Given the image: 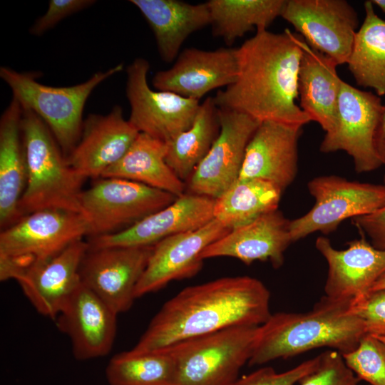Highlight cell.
I'll use <instances>...</instances> for the list:
<instances>
[{
    "instance_id": "obj_1",
    "label": "cell",
    "mask_w": 385,
    "mask_h": 385,
    "mask_svg": "<svg viewBox=\"0 0 385 385\" xmlns=\"http://www.w3.org/2000/svg\"><path fill=\"white\" fill-rule=\"evenodd\" d=\"M270 293L258 279L225 277L184 288L153 317L132 349H164L238 326H261L271 316Z\"/></svg>"
},
{
    "instance_id": "obj_2",
    "label": "cell",
    "mask_w": 385,
    "mask_h": 385,
    "mask_svg": "<svg viewBox=\"0 0 385 385\" xmlns=\"http://www.w3.org/2000/svg\"><path fill=\"white\" fill-rule=\"evenodd\" d=\"M302 53L298 34L257 30L237 48V78L217 91V107L302 128L311 119L295 102Z\"/></svg>"
},
{
    "instance_id": "obj_3",
    "label": "cell",
    "mask_w": 385,
    "mask_h": 385,
    "mask_svg": "<svg viewBox=\"0 0 385 385\" xmlns=\"http://www.w3.org/2000/svg\"><path fill=\"white\" fill-rule=\"evenodd\" d=\"M352 302L324 296L307 312L272 314L260 326L248 364L262 365L322 347L342 354L354 350L367 333L364 321L350 310Z\"/></svg>"
},
{
    "instance_id": "obj_4",
    "label": "cell",
    "mask_w": 385,
    "mask_h": 385,
    "mask_svg": "<svg viewBox=\"0 0 385 385\" xmlns=\"http://www.w3.org/2000/svg\"><path fill=\"white\" fill-rule=\"evenodd\" d=\"M21 130L26 168L19 204L21 217L46 209L81 213L86 179L68 165L50 129L34 112L23 109Z\"/></svg>"
},
{
    "instance_id": "obj_5",
    "label": "cell",
    "mask_w": 385,
    "mask_h": 385,
    "mask_svg": "<svg viewBox=\"0 0 385 385\" xmlns=\"http://www.w3.org/2000/svg\"><path fill=\"white\" fill-rule=\"evenodd\" d=\"M123 69L120 63L97 71L83 83L65 87L41 83L38 73L19 72L7 66L0 68V77L22 108L34 112L46 123L66 158L79 140L88 97L99 84Z\"/></svg>"
},
{
    "instance_id": "obj_6",
    "label": "cell",
    "mask_w": 385,
    "mask_h": 385,
    "mask_svg": "<svg viewBox=\"0 0 385 385\" xmlns=\"http://www.w3.org/2000/svg\"><path fill=\"white\" fill-rule=\"evenodd\" d=\"M88 232L81 212L46 209L22 216L0 233V280L17 281L31 266L54 257Z\"/></svg>"
},
{
    "instance_id": "obj_7",
    "label": "cell",
    "mask_w": 385,
    "mask_h": 385,
    "mask_svg": "<svg viewBox=\"0 0 385 385\" xmlns=\"http://www.w3.org/2000/svg\"><path fill=\"white\" fill-rule=\"evenodd\" d=\"M260 326H238L168 349L176 367L174 385H231L253 352Z\"/></svg>"
},
{
    "instance_id": "obj_8",
    "label": "cell",
    "mask_w": 385,
    "mask_h": 385,
    "mask_svg": "<svg viewBox=\"0 0 385 385\" xmlns=\"http://www.w3.org/2000/svg\"><path fill=\"white\" fill-rule=\"evenodd\" d=\"M176 199L142 183L101 178L82 192L81 208L88 224V236L94 237L124 230Z\"/></svg>"
},
{
    "instance_id": "obj_9",
    "label": "cell",
    "mask_w": 385,
    "mask_h": 385,
    "mask_svg": "<svg viewBox=\"0 0 385 385\" xmlns=\"http://www.w3.org/2000/svg\"><path fill=\"white\" fill-rule=\"evenodd\" d=\"M307 188L314 205L304 215L290 220L292 242L317 232L330 234L344 220L371 213L385 205V185L322 175L309 181Z\"/></svg>"
},
{
    "instance_id": "obj_10",
    "label": "cell",
    "mask_w": 385,
    "mask_h": 385,
    "mask_svg": "<svg viewBox=\"0 0 385 385\" xmlns=\"http://www.w3.org/2000/svg\"><path fill=\"white\" fill-rule=\"evenodd\" d=\"M384 105L380 97L342 81L337 117L327 133L319 150H343L350 155L357 173H367L383 165L374 148V135Z\"/></svg>"
},
{
    "instance_id": "obj_11",
    "label": "cell",
    "mask_w": 385,
    "mask_h": 385,
    "mask_svg": "<svg viewBox=\"0 0 385 385\" xmlns=\"http://www.w3.org/2000/svg\"><path fill=\"white\" fill-rule=\"evenodd\" d=\"M149 68L148 61L143 58H135L127 67L128 120L140 133L167 143L191 126L200 103L170 91L151 88L148 82Z\"/></svg>"
},
{
    "instance_id": "obj_12",
    "label": "cell",
    "mask_w": 385,
    "mask_h": 385,
    "mask_svg": "<svg viewBox=\"0 0 385 385\" xmlns=\"http://www.w3.org/2000/svg\"><path fill=\"white\" fill-rule=\"evenodd\" d=\"M220 133L207 154L185 183L186 192L216 199L240 176L247 146L259 120L218 108Z\"/></svg>"
},
{
    "instance_id": "obj_13",
    "label": "cell",
    "mask_w": 385,
    "mask_h": 385,
    "mask_svg": "<svg viewBox=\"0 0 385 385\" xmlns=\"http://www.w3.org/2000/svg\"><path fill=\"white\" fill-rule=\"evenodd\" d=\"M307 44L346 63L358 28V15L345 0H286L281 15Z\"/></svg>"
},
{
    "instance_id": "obj_14",
    "label": "cell",
    "mask_w": 385,
    "mask_h": 385,
    "mask_svg": "<svg viewBox=\"0 0 385 385\" xmlns=\"http://www.w3.org/2000/svg\"><path fill=\"white\" fill-rule=\"evenodd\" d=\"M153 246L89 249L80 267L81 282L117 314L128 311Z\"/></svg>"
},
{
    "instance_id": "obj_15",
    "label": "cell",
    "mask_w": 385,
    "mask_h": 385,
    "mask_svg": "<svg viewBox=\"0 0 385 385\" xmlns=\"http://www.w3.org/2000/svg\"><path fill=\"white\" fill-rule=\"evenodd\" d=\"M231 230L215 219L192 231L168 237L153 247L135 297L158 291L174 280L188 279L202 269L200 255L210 245Z\"/></svg>"
},
{
    "instance_id": "obj_16",
    "label": "cell",
    "mask_w": 385,
    "mask_h": 385,
    "mask_svg": "<svg viewBox=\"0 0 385 385\" xmlns=\"http://www.w3.org/2000/svg\"><path fill=\"white\" fill-rule=\"evenodd\" d=\"M215 200L185 192L168 206L120 232L90 237L89 249L148 247L174 235L197 230L212 219Z\"/></svg>"
},
{
    "instance_id": "obj_17",
    "label": "cell",
    "mask_w": 385,
    "mask_h": 385,
    "mask_svg": "<svg viewBox=\"0 0 385 385\" xmlns=\"http://www.w3.org/2000/svg\"><path fill=\"white\" fill-rule=\"evenodd\" d=\"M139 133L119 106L106 115L91 114L83 120L79 140L66 161L84 179L101 178L125 154Z\"/></svg>"
},
{
    "instance_id": "obj_18",
    "label": "cell",
    "mask_w": 385,
    "mask_h": 385,
    "mask_svg": "<svg viewBox=\"0 0 385 385\" xmlns=\"http://www.w3.org/2000/svg\"><path fill=\"white\" fill-rule=\"evenodd\" d=\"M237 75V48H188L179 53L172 67L156 72L152 83L156 90L199 101L208 92L233 83Z\"/></svg>"
},
{
    "instance_id": "obj_19",
    "label": "cell",
    "mask_w": 385,
    "mask_h": 385,
    "mask_svg": "<svg viewBox=\"0 0 385 385\" xmlns=\"http://www.w3.org/2000/svg\"><path fill=\"white\" fill-rule=\"evenodd\" d=\"M315 246L328 265L324 293L330 299L354 301L365 296L385 272V250L363 236L344 250L335 249L326 237H319Z\"/></svg>"
},
{
    "instance_id": "obj_20",
    "label": "cell",
    "mask_w": 385,
    "mask_h": 385,
    "mask_svg": "<svg viewBox=\"0 0 385 385\" xmlns=\"http://www.w3.org/2000/svg\"><path fill=\"white\" fill-rule=\"evenodd\" d=\"M118 314L82 282L58 316L57 325L71 342L78 360L104 356L111 351Z\"/></svg>"
},
{
    "instance_id": "obj_21",
    "label": "cell",
    "mask_w": 385,
    "mask_h": 385,
    "mask_svg": "<svg viewBox=\"0 0 385 385\" xmlns=\"http://www.w3.org/2000/svg\"><path fill=\"white\" fill-rule=\"evenodd\" d=\"M78 240L61 252L31 266L17 280L24 295L43 316L56 319L81 283L80 267L88 250Z\"/></svg>"
},
{
    "instance_id": "obj_22",
    "label": "cell",
    "mask_w": 385,
    "mask_h": 385,
    "mask_svg": "<svg viewBox=\"0 0 385 385\" xmlns=\"http://www.w3.org/2000/svg\"><path fill=\"white\" fill-rule=\"evenodd\" d=\"M302 128L274 121L261 122L247 146L238 179H262L283 192L297 174Z\"/></svg>"
},
{
    "instance_id": "obj_23",
    "label": "cell",
    "mask_w": 385,
    "mask_h": 385,
    "mask_svg": "<svg viewBox=\"0 0 385 385\" xmlns=\"http://www.w3.org/2000/svg\"><path fill=\"white\" fill-rule=\"evenodd\" d=\"M290 220L278 210L266 213L255 220L232 229L200 255L206 259L229 257L246 265L255 261L270 262L279 268L284 261V252L292 242Z\"/></svg>"
},
{
    "instance_id": "obj_24",
    "label": "cell",
    "mask_w": 385,
    "mask_h": 385,
    "mask_svg": "<svg viewBox=\"0 0 385 385\" xmlns=\"http://www.w3.org/2000/svg\"><path fill=\"white\" fill-rule=\"evenodd\" d=\"M302 48L298 75L299 107L311 121L320 125L325 133L334 126L342 79L337 74V63L310 47L299 35Z\"/></svg>"
},
{
    "instance_id": "obj_25",
    "label": "cell",
    "mask_w": 385,
    "mask_h": 385,
    "mask_svg": "<svg viewBox=\"0 0 385 385\" xmlns=\"http://www.w3.org/2000/svg\"><path fill=\"white\" fill-rule=\"evenodd\" d=\"M145 19L154 34L163 61L172 62L185 39L210 24L206 2L191 4L178 0H130Z\"/></svg>"
},
{
    "instance_id": "obj_26",
    "label": "cell",
    "mask_w": 385,
    "mask_h": 385,
    "mask_svg": "<svg viewBox=\"0 0 385 385\" xmlns=\"http://www.w3.org/2000/svg\"><path fill=\"white\" fill-rule=\"evenodd\" d=\"M22 115L21 104L12 98L0 119V226L2 230L21 217L19 204L26 183L21 130Z\"/></svg>"
},
{
    "instance_id": "obj_27",
    "label": "cell",
    "mask_w": 385,
    "mask_h": 385,
    "mask_svg": "<svg viewBox=\"0 0 385 385\" xmlns=\"http://www.w3.org/2000/svg\"><path fill=\"white\" fill-rule=\"evenodd\" d=\"M166 152L165 142L139 133L125 154L101 178L125 179L180 197L186 192L185 184L168 165Z\"/></svg>"
},
{
    "instance_id": "obj_28",
    "label": "cell",
    "mask_w": 385,
    "mask_h": 385,
    "mask_svg": "<svg viewBox=\"0 0 385 385\" xmlns=\"http://www.w3.org/2000/svg\"><path fill=\"white\" fill-rule=\"evenodd\" d=\"M220 130L218 107L214 98L207 97L200 105L191 126L165 143L166 162L184 183L207 154Z\"/></svg>"
},
{
    "instance_id": "obj_29",
    "label": "cell",
    "mask_w": 385,
    "mask_h": 385,
    "mask_svg": "<svg viewBox=\"0 0 385 385\" xmlns=\"http://www.w3.org/2000/svg\"><path fill=\"white\" fill-rule=\"evenodd\" d=\"M282 194V190L269 181L238 179L215 199L214 219L230 230L242 226L278 210Z\"/></svg>"
},
{
    "instance_id": "obj_30",
    "label": "cell",
    "mask_w": 385,
    "mask_h": 385,
    "mask_svg": "<svg viewBox=\"0 0 385 385\" xmlns=\"http://www.w3.org/2000/svg\"><path fill=\"white\" fill-rule=\"evenodd\" d=\"M365 17L356 31L348 68L356 83L385 95V21L374 9L371 1L364 4Z\"/></svg>"
},
{
    "instance_id": "obj_31",
    "label": "cell",
    "mask_w": 385,
    "mask_h": 385,
    "mask_svg": "<svg viewBox=\"0 0 385 385\" xmlns=\"http://www.w3.org/2000/svg\"><path fill=\"white\" fill-rule=\"evenodd\" d=\"M286 0H210L207 1L214 36L232 45L255 27L267 29Z\"/></svg>"
},
{
    "instance_id": "obj_32",
    "label": "cell",
    "mask_w": 385,
    "mask_h": 385,
    "mask_svg": "<svg viewBox=\"0 0 385 385\" xmlns=\"http://www.w3.org/2000/svg\"><path fill=\"white\" fill-rule=\"evenodd\" d=\"M176 367L168 349L113 356L106 369L109 385H174Z\"/></svg>"
},
{
    "instance_id": "obj_33",
    "label": "cell",
    "mask_w": 385,
    "mask_h": 385,
    "mask_svg": "<svg viewBox=\"0 0 385 385\" xmlns=\"http://www.w3.org/2000/svg\"><path fill=\"white\" fill-rule=\"evenodd\" d=\"M346 366L370 385H385V344L366 334L352 351L342 354Z\"/></svg>"
},
{
    "instance_id": "obj_34",
    "label": "cell",
    "mask_w": 385,
    "mask_h": 385,
    "mask_svg": "<svg viewBox=\"0 0 385 385\" xmlns=\"http://www.w3.org/2000/svg\"><path fill=\"white\" fill-rule=\"evenodd\" d=\"M360 379L346 366L341 353L330 349L320 354L318 366L302 379L299 385H360Z\"/></svg>"
},
{
    "instance_id": "obj_35",
    "label": "cell",
    "mask_w": 385,
    "mask_h": 385,
    "mask_svg": "<svg viewBox=\"0 0 385 385\" xmlns=\"http://www.w3.org/2000/svg\"><path fill=\"white\" fill-rule=\"evenodd\" d=\"M320 354L306 360L292 369L277 372L271 366H264L237 379L231 385H294L318 366Z\"/></svg>"
},
{
    "instance_id": "obj_36",
    "label": "cell",
    "mask_w": 385,
    "mask_h": 385,
    "mask_svg": "<svg viewBox=\"0 0 385 385\" xmlns=\"http://www.w3.org/2000/svg\"><path fill=\"white\" fill-rule=\"evenodd\" d=\"M350 310L364 321L368 334L385 337V289L354 300Z\"/></svg>"
},
{
    "instance_id": "obj_37",
    "label": "cell",
    "mask_w": 385,
    "mask_h": 385,
    "mask_svg": "<svg viewBox=\"0 0 385 385\" xmlns=\"http://www.w3.org/2000/svg\"><path fill=\"white\" fill-rule=\"evenodd\" d=\"M95 2L93 0H50L46 11L36 20L29 31L32 35L41 36L63 19Z\"/></svg>"
},
{
    "instance_id": "obj_38",
    "label": "cell",
    "mask_w": 385,
    "mask_h": 385,
    "mask_svg": "<svg viewBox=\"0 0 385 385\" xmlns=\"http://www.w3.org/2000/svg\"><path fill=\"white\" fill-rule=\"evenodd\" d=\"M361 235L370 239L376 248L385 250V205L377 210L351 219Z\"/></svg>"
},
{
    "instance_id": "obj_39",
    "label": "cell",
    "mask_w": 385,
    "mask_h": 385,
    "mask_svg": "<svg viewBox=\"0 0 385 385\" xmlns=\"http://www.w3.org/2000/svg\"><path fill=\"white\" fill-rule=\"evenodd\" d=\"M374 148L382 165H385V105H384L374 135Z\"/></svg>"
},
{
    "instance_id": "obj_40",
    "label": "cell",
    "mask_w": 385,
    "mask_h": 385,
    "mask_svg": "<svg viewBox=\"0 0 385 385\" xmlns=\"http://www.w3.org/2000/svg\"><path fill=\"white\" fill-rule=\"evenodd\" d=\"M381 289H385V272L381 275V277L373 284L370 291L378 290Z\"/></svg>"
},
{
    "instance_id": "obj_41",
    "label": "cell",
    "mask_w": 385,
    "mask_h": 385,
    "mask_svg": "<svg viewBox=\"0 0 385 385\" xmlns=\"http://www.w3.org/2000/svg\"><path fill=\"white\" fill-rule=\"evenodd\" d=\"M371 2L385 14V0H372Z\"/></svg>"
},
{
    "instance_id": "obj_42",
    "label": "cell",
    "mask_w": 385,
    "mask_h": 385,
    "mask_svg": "<svg viewBox=\"0 0 385 385\" xmlns=\"http://www.w3.org/2000/svg\"><path fill=\"white\" fill-rule=\"evenodd\" d=\"M376 337L385 344V337H381V336H376Z\"/></svg>"
},
{
    "instance_id": "obj_43",
    "label": "cell",
    "mask_w": 385,
    "mask_h": 385,
    "mask_svg": "<svg viewBox=\"0 0 385 385\" xmlns=\"http://www.w3.org/2000/svg\"><path fill=\"white\" fill-rule=\"evenodd\" d=\"M384 184H385V174H384Z\"/></svg>"
}]
</instances>
